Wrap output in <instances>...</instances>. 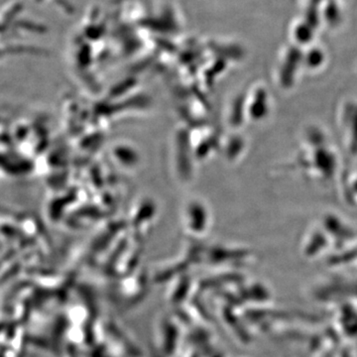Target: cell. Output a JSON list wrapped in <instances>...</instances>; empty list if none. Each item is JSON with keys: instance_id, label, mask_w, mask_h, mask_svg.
<instances>
[{"instance_id": "cell-1", "label": "cell", "mask_w": 357, "mask_h": 357, "mask_svg": "<svg viewBox=\"0 0 357 357\" xmlns=\"http://www.w3.org/2000/svg\"><path fill=\"white\" fill-rule=\"evenodd\" d=\"M340 157L328 134L319 126H310L303 134L297 152L286 169L316 184L332 185L338 178L342 182L344 177L340 175Z\"/></svg>"}, {"instance_id": "cell-2", "label": "cell", "mask_w": 357, "mask_h": 357, "mask_svg": "<svg viewBox=\"0 0 357 357\" xmlns=\"http://www.w3.org/2000/svg\"><path fill=\"white\" fill-rule=\"evenodd\" d=\"M338 126L344 153L349 158L357 157V102H345L338 109Z\"/></svg>"}, {"instance_id": "cell-3", "label": "cell", "mask_w": 357, "mask_h": 357, "mask_svg": "<svg viewBox=\"0 0 357 357\" xmlns=\"http://www.w3.org/2000/svg\"><path fill=\"white\" fill-rule=\"evenodd\" d=\"M340 185H342L344 198L351 206L357 208V171L349 174V176H344Z\"/></svg>"}]
</instances>
